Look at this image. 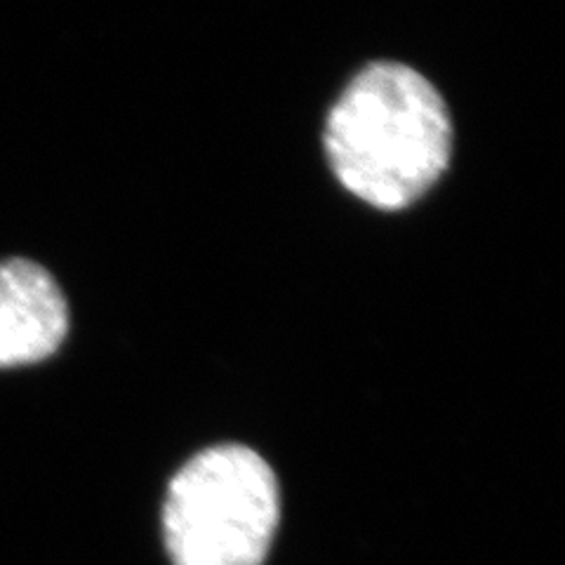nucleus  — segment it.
Returning <instances> with one entry per match:
<instances>
[{"label": "nucleus", "mask_w": 565, "mask_h": 565, "mask_svg": "<svg viewBox=\"0 0 565 565\" xmlns=\"http://www.w3.org/2000/svg\"><path fill=\"white\" fill-rule=\"evenodd\" d=\"M323 145L349 193L380 210H401L448 170L452 120L444 97L419 71L373 62L332 104Z\"/></svg>", "instance_id": "nucleus-1"}, {"label": "nucleus", "mask_w": 565, "mask_h": 565, "mask_svg": "<svg viewBox=\"0 0 565 565\" xmlns=\"http://www.w3.org/2000/svg\"><path fill=\"white\" fill-rule=\"evenodd\" d=\"M280 523L276 473L259 452L222 444L174 473L163 537L174 565H262Z\"/></svg>", "instance_id": "nucleus-2"}, {"label": "nucleus", "mask_w": 565, "mask_h": 565, "mask_svg": "<svg viewBox=\"0 0 565 565\" xmlns=\"http://www.w3.org/2000/svg\"><path fill=\"white\" fill-rule=\"evenodd\" d=\"M68 323L66 297L43 264L26 257L0 259V370L55 356Z\"/></svg>", "instance_id": "nucleus-3"}]
</instances>
